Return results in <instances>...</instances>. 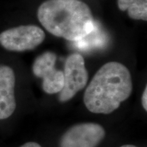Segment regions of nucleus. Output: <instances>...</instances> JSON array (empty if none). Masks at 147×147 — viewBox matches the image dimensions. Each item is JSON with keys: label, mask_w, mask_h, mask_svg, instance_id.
Returning <instances> with one entry per match:
<instances>
[{"label": "nucleus", "mask_w": 147, "mask_h": 147, "mask_svg": "<svg viewBox=\"0 0 147 147\" xmlns=\"http://www.w3.org/2000/svg\"><path fill=\"white\" fill-rule=\"evenodd\" d=\"M107 37L96 23L94 29L81 40L76 41L75 46L80 50H90L95 48H101L106 44Z\"/></svg>", "instance_id": "1a4fd4ad"}, {"label": "nucleus", "mask_w": 147, "mask_h": 147, "mask_svg": "<svg viewBox=\"0 0 147 147\" xmlns=\"http://www.w3.org/2000/svg\"><path fill=\"white\" fill-rule=\"evenodd\" d=\"M121 147H136V146H134V145H123V146Z\"/></svg>", "instance_id": "f8f14e48"}, {"label": "nucleus", "mask_w": 147, "mask_h": 147, "mask_svg": "<svg viewBox=\"0 0 147 147\" xmlns=\"http://www.w3.org/2000/svg\"><path fill=\"white\" fill-rule=\"evenodd\" d=\"M14 85L13 69L8 66H0V119L8 118L15 110Z\"/></svg>", "instance_id": "0eeeda50"}, {"label": "nucleus", "mask_w": 147, "mask_h": 147, "mask_svg": "<svg viewBox=\"0 0 147 147\" xmlns=\"http://www.w3.org/2000/svg\"><path fill=\"white\" fill-rule=\"evenodd\" d=\"M119 8L134 20H147V0H117Z\"/></svg>", "instance_id": "6e6552de"}, {"label": "nucleus", "mask_w": 147, "mask_h": 147, "mask_svg": "<svg viewBox=\"0 0 147 147\" xmlns=\"http://www.w3.org/2000/svg\"><path fill=\"white\" fill-rule=\"evenodd\" d=\"M132 90L129 69L119 62H109L92 78L84 92V103L91 113L110 114L130 96Z\"/></svg>", "instance_id": "f03ea898"}, {"label": "nucleus", "mask_w": 147, "mask_h": 147, "mask_svg": "<svg viewBox=\"0 0 147 147\" xmlns=\"http://www.w3.org/2000/svg\"><path fill=\"white\" fill-rule=\"evenodd\" d=\"M56 61L57 55L48 51L38 56L33 65V72L43 79L42 88L49 94L60 93L64 85L63 72L55 68Z\"/></svg>", "instance_id": "39448f33"}, {"label": "nucleus", "mask_w": 147, "mask_h": 147, "mask_svg": "<svg viewBox=\"0 0 147 147\" xmlns=\"http://www.w3.org/2000/svg\"><path fill=\"white\" fill-rule=\"evenodd\" d=\"M105 136V131L98 124L88 123L76 125L64 134L61 147H96Z\"/></svg>", "instance_id": "423d86ee"}, {"label": "nucleus", "mask_w": 147, "mask_h": 147, "mask_svg": "<svg viewBox=\"0 0 147 147\" xmlns=\"http://www.w3.org/2000/svg\"><path fill=\"white\" fill-rule=\"evenodd\" d=\"M21 147H41V146L36 142H29L25 143V144H23V146H21Z\"/></svg>", "instance_id": "9b49d317"}, {"label": "nucleus", "mask_w": 147, "mask_h": 147, "mask_svg": "<svg viewBox=\"0 0 147 147\" xmlns=\"http://www.w3.org/2000/svg\"><path fill=\"white\" fill-rule=\"evenodd\" d=\"M45 33L36 25H21L0 34V45L10 51H30L36 49L45 39Z\"/></svg>", "instance_id": "7ed1b4c3"}, {"label": "nucleus", "mask_w": 147, "mask_h": 147, "mask_svg": "<svg viewBox=\"0 0 147 147\" xmlns=\"http://www.w3.org/2000/svg\"><path fill=\"white\" fill-rule=\"evenodd\" d=\"M147 88L146 87L144 89V93H143V95H142V106H143V108H144V110H147V102H146V100H147Z\"/></svg>", "instance_id": "9d476101"}, {"label": "nucleus", "mask_w": 147, "mask_h": 147, "mask_svg": "<svg viewBox=\"0 0 147 147\" xmlns=\"http://www.w3.org/2000/svg\"><path fill=\"white\" fill-rule=\"evenodd\" d=\"M64 85L60 92L59 100L67 102L85 87L89 79L83 57L71 54L65 61L63 71Z\"/></svg>", "instance_id": "20e7f679"}, {"label": "nucleus", "mask_w": 147, "mask_h": 147, "mask_svg": "<svg viewBox=\"0 0 147 147\" xmlns=\"http://www.w3.org/2000/svg\"><path fill=\"white\" fill-rule=\"evenodd\" d=\"M38 18L53 36L72 42L87 36L96 25L89 7L79 0H47L40 5Z\"/></svg>", "instance_id": "f257e3e1"}]
</instances>
